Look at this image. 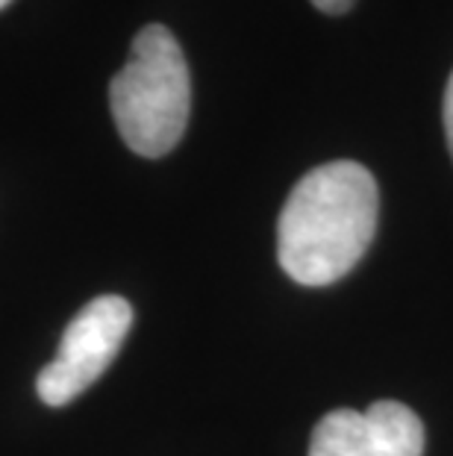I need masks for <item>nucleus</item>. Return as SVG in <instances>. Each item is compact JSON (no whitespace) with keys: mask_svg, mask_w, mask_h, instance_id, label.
<instances>
[{"mask_svg":"<svg viewBox=\"0 0 453 456\" xmlns=\"http://www.w3.org/2000/svg\"><path fill=\"white\" fill-rule=\"evenodd\" d=\"M109 106L133 153L159 159L177 148L191 112V77L168 27L148 24L136 33L127 65L112 77Z\"/></svg>","mask_w":453,"mask_h":456,"instance_id":"2","label":"nucleus"},{"mask_svg":"<svg viewBox=\"0 0 453 456\" xmlns=\"http://www.w3.org/2000/svg\"><path fill=\"white\" fill-rule=\"evenodd\" d=\"M310 456H424V424L398 401L333 410L318 421Z\"/></svg>","mask_w":453,"mask_h":456,"instance_id":"4","label":"nucleus"},{"mask_svg":"<svg viewBox=\"0 0 453 456\" xmlns=\"http://www.w3.org/2000/svg\"><path fill=\"white\" fill-rule=\"evenodd\" d=\"M9 4H12V0H0V9H4V6H9Z\"/></svg>","mask_w":453,"mask_h":456,"instance_id":"7","label":"nucleus"},{"mask_svg":"<svg viewBox=\"0 0 453 456\" xmlns=\"http://www.w3.org/2000/svg\"><path fill=\"white\" fill-rule=\"evenodd\" d=\"M133 327V306L118 295H101L85 304L65 327L60 351L36 380L47 406H65L80 397L109 368Z\"/></svg>","mask_w":453,"mask_h":456,"instance_id":"3","label":"nucleus"},{"mask_svg":"<svg viewBox=\"0 0 453 456\" xmlns=\"http://www.w3.org/2000/svg\"><path fill=\"white\" fill-rule=\"evenodd\" d=\"M445 135H448V148L453 157V74H450L448 89H445Z\"/></svg>","mask_w":453,"mask_h":456,"instance_id":"5","label":"nucleus"},{"mask_svg":"<svg viewBox=\"0 0 453 456\" xmlns=\"http://www.w3.org/2000/svg\"><path fill=\"white\" fill-rule=\"evenodd\" d=\"M356 4V0H312V6H318L327 15H342Z\"/></svg>","mask_w":453,"mask_h":456,"instance_id":"6","label":"nucleus"},{"mask_svg":"<svg viewBox=\"0 0 453 456\" xmlns=\"http://www.w3.org/2000/svg\"><path fill=\"white\" fill-rule=\"evenodd\" d=\"M380 195L371 171L339 159L297 180L277 221V259L295 283L330 286L342 280L377 232Z\"/></svg>","mask_w":453,"mask_h":456,"instance_id":"1","label":"nucleus"}]
</instances>
